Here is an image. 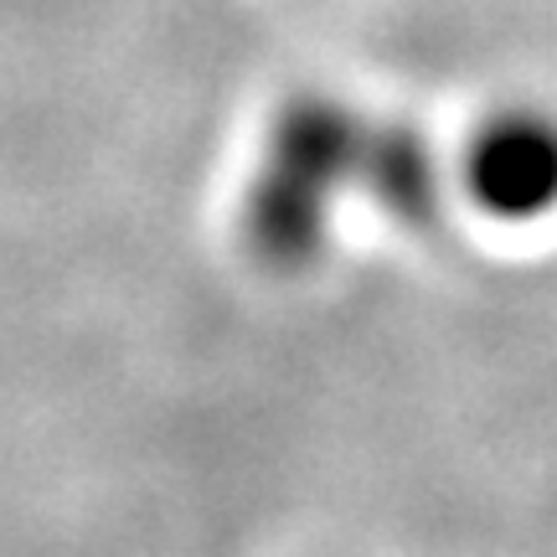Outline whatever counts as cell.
Masks as SVG:
<instances>
[{"label": "cell", "instance_id": "1", "mask_svg": "<svg viewBox=\"0 0 557 557\" xmlns=\"http://www.w3.org/2000/svg\"><path fill=\"white\" fill-rule=\"evenodd\" d=\"M346 197L377 201L403 227H429L438 218L434 150L413 124L361 114L331 94H295L243 186V248L274 274H305L325 259Z\"/></svg>", "mask_w": 557, "mask_h": 557}, {"label": "cell", "instance_id": "2", "mask_svg": "<svg viewBox=\"0 0 557 557\" xmlns=\"http://www.w3.org/2000/svg\"><path fill=\"white\" fill-rule=\"evenodd\" d=\"M465 191L485 218L537 222L557 212V114L500 109L465 145Z\"/></svg>", "mask_w": 557, "mask_h": 557}]
</instances>
